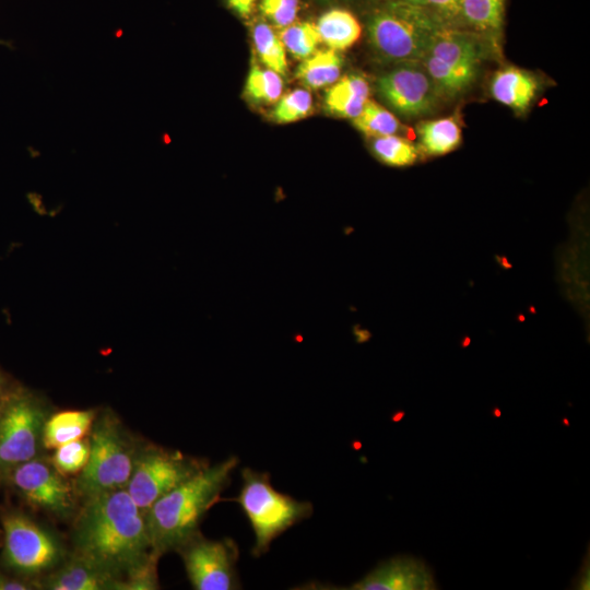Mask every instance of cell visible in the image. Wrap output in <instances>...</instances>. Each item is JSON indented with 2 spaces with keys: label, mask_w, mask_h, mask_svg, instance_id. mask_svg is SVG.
Segmentation results:
<instances>
[{
  "label": "cell",
  "mask_w": 590,
  "mask_h": 590,
  "mask_svg": "<svg viewBox=\"0 0 590 590\" xmlns=\"http://www.w3.org/2000/svg\"><path fill=\"white\" fill-rule=\"evenodd\" d=\"M74 553L121 581V590L156 589V563L145 512L127 489L84 502L72 533Z\"/></svg>",
  "instance_id": "6da1fadb"
},
{
  "label": "cell",
  "mask_w": 590,
  "mask_h": 590,
  "mask_svg": "<svg viewBox=\"0 0 590 590\" xmlns=\"http://www.w3.org/2000/svg\"><path fill=\"white\" fill-rule=\"evenodd\" d=\"M238 463V458L232 456L208 464L150 507L145 517L155 553L177 551L199 532L202 518L219 500Z\"/></svg>",
  "instance_id": "7a4b0ae2"
},
{
  "label": "cell",
  "mask_w": 590,
  "mask_h": 590,
  "mask_svg": "<svg viewBox=\"0 0 590 590\" xmlns=\"http://www.w3.org/2000/svg\"><path fill=\"white\" fill-rule=\"evenodd\" d=\"M90 433V457L73 484L83 502L126 488L142 447L111 411L96 415Z\"/></svg>",
  "instance_id": "3957f363"
},
{
  "label": "cell",
  "mask_w": 590,
  "mask_h": 590,
  "mask_svg": "<svg viewBox=\"0 0 590 590\" xmlns=\"http://www.w3.org/2000/svg\"><path fill=\"white\" fill-rule=\"evenodd\" d=\"M440 21L427 7L394 0L375 10L367 22L369 43L386 61H422Z\"/></svg>",
  "instance_id": "277c9868"
},
{
  "label": "cell",
  "mask_w": 590,
  "mask_h": 590,
  "mask_svg": "<svg viewBox=\"0 0 590 590\" xmlns=\"http://www.w3.org/2000/svg\"><path fill=\"white\" fill-rule=\"evenodd\" d=\"M241 479L240 492L234 500L240 505L255 533L251 554L260 557L269 551L274 539L309 518L314 507L309 502L297 500L278 492L267 472L245 468Z\"/></svg>",
  "instance_id": "5b68a950"
},
{
  "label": "cell",
  "mask_w": 590,
  "mask_h": 590,
  "mask_svg": "<svg viewBox=\"0 0 590 590\" xmlns=\"http://www.w3.org/2000/svg\"><path fill=\"white\" fill-rule=\"evenodd\" d=\"M481 34L440 23L422 59L440 98L464 93L476 80L485 57Z\"/></svg>",
  "instance_id": "8992f818"
},
{
  "label": "cell",
  "mask_w": 590,
  "mask_h": 590,
  "mask_svg": "<svg viewBox=\"0 0 590 590\" xmlns=\"http://www.w3.org/2000/svg\"><path fill=\"white\" fill-rule=\"evenodd\" d=\"M50 415L35 393L9 389L0 397V481L22 463L40 456L43 429Z\"/></svg>",
  "instance_id": "52a82bcc"
},
{
  "label": "cell",
  "mask_w": 590,
  "mask_h": 590,
  "mask_svg": "<svg viewBox=\"0 0 590 590\" xmlns=\"http://www.w3.org/2000/svg\"><path fill=\"white\" fill-rule=\"evenodd\" d=\"M208 464L180 451L142 445L126 489L135 505L146 512L156 500Z\"/></svg>",
  "instance_id": "ba28073f"
},
{
  "label": "cell",
  "mask_w": 590,
  "mask_h": 590,
  "mask_svg": "<svg viewBox=\"0 0 590 590\" xmlns=\"http://www.w3.org/2000/svg\"><path fill=\"white\" fill-rule=\"evenodd\" d=\"M3 562L13 571L34 576L56 568L64 559L58 538L16 510L1 515Z\"/></svg>",
  "instance_id": "9c48e42d"
},
{
  "label": "cell",
  "mask_w": 590,
  "mask_h": 590,
  "mask_svg": "<svg viewBox=\"0 0 590 590\" xmlns=\"http://www.w3.org/2000/svg\"><path fill=\"white\" fill-rule=\"evenodd\" d=\"M188 579L197 590H235L240 588L236 563L238 547L232 539L209 540L200 532L178 550Z\"/></svg>",
  "instance_id": "30bf717a"
},
{
  "label": "cell",
  "mask_w": 590,
  "mask_h": 590,
  "mask_svg": "<svg viewBox=\"0 0 590 590\" xmlns=\"http://www.w3.org/2000/svg\"><path fill=\"white\" fill-rule=\"evenodd\" d=\"M32 506L60 519L70 518L75 510L74 486L50 460L36 457L16 467L8 477Z\"/></svg>",
  "instance_id": "8fae6325"
},
{
  "label": "cell",
  "mask_w": 590,
  "mask_h": 590,
  "mask_svg": "<svg viewBox=\"0 0 590 590\" xmlns=\"http://www.w3.org/2000/svg\"><path fill=\"white\" fill-rule=\"evenodd\" d=\"M377 80L380 98L397 114L415 118L430 114L441 99L422 61H401Z\"/></svg>",
  "instance_id": "7c38bea8"
},
{
  "label": "cell",
  "mask_w": 590,
  "mask_h": 590,
  "mask_svg": "<svg viewBox=\"0 0 590 590\" xmlns=\"http://www.w3.org/2000/svg\"><path fill=\"white\" fill-rule=\"evenodd\" d=\"M438 586L429 567L418 558L399 555L380 563L351 590H433Z\"/></svg>",
  "instance_id": "4fadbf2b"
},
{
  "label": "cell",
  "mask_w": 590,
  "mask_h": 590,
  "mask_svg": "<svg viewBox=\"0 0 590 590\" xmlns=\"http://www.w3.org/2000/svg\"><path fill=\"white\" fill-rule=\"evenodd\" d=\"M49 590H121V581L93 563L73 553L43 579Z\"/></svg>",
  "instance_id": "5bb4252c"
},
{
  "label": "cell",
  "mask_w": 590,
  "mask_h": 590,
  "mask_svg": "<svg viewBox=\"0 0 590 590\" xmlns=\"http://www.w3.org/2000/svg\"><path fill=\"white\" fill-rule=\"evenodd\" d=\"M489 88L498 103L516 111H524L535 98L539 83L533 73L507 66L494 73Z\"/></svg>",
  "instance_id": "9a60e30c"
},
{
  "label": "cell",
  "mask_w": 590,
  "mask_h": 590,
  "mask_svg": "<svg viewBox=\"0 0 590 590\" xmlns=\"http://www.w3.org/2000/svg\"><path fill=\"white\" fill-rule=\"evenodd\" d=\"M96 415L94 410H67L50 414L43 429V447L56 449L83 438L91 432Z\"/></svg>",
  "instance_id": "2e32d148"
},
{
  "label": "cell",
  "mask_w": 590,
  "mask_h": 590,
  "mask_svg": "<svg viewBox=\"0 0 590 590\" xmlns=\"http://www.w3.org/2000/svg\"><path fill=\"white\" fill-rule=\"evenodd\" d=\"M369 84L363 76L344 75L327 90L326 108L337 117L354 119L369 99Z\"/></svg>",
  "instance_id": "e0dca14e"
},
{
  "label": "cell",
  "mask_w": 590,
  "mask_h": 590,
  "mask_svg": "<svg viewBox=\"0 0 590 590\" xmlns=\"http://www.w3.org/2000/svg\"><path fill=\"white\" fill-rule=\"evenodd\" d=\"M417 133L418 152L426 156L446 155L455 151L462 140L461 127L455 115L422 121L417 125Z\"/></svg>",
  "instance_id": "ac0fdd59"
},
{
  "label": "cell",
  "mask_w": 590,
  "mask_h": 590,
  "mask_svg": "<svg viewBox=\"0 0 590 590\" xmlns=\"http://www.w3.org/2000/svg\"><path fill=\"white\" fill-rule=\"evenodd\" d=\"M316 26L321 42L335 51L350 48L362 34L357 19L344 9H332L323 13Z\"/></svg>",
  "instance_id": "d6986e66"
},
{
  "label": "cell",
  "mask_w": 590,
  "mask_h": 590,
  "mask_svg": "<svg viewBox=\"0 0 590 590\" xmlns=\"http://www.w3.org/2000/svg\"><path fill=\"white\" fill-rule=\"evenodd\" d=\"M341 69V56L329 48L303 59L296 78L309 88H320L333 84L340 78Z\"/></svg>",
  "instance_id": "ffe728a7"
},
{
  "label": "cell",
  "mask_w": 590,
  "mask_h": 590,
  "mask_svg": "<svg viewBox=\"0 0 590 590\" xmlns=\"http://www.w3.org/2000/svg\"><path fill=\"white\" fill-rule=\"evenodd\" d=\"M505 0H460L459 16L473 32L497 35L503 26Z\"/></svg>",
  "instance_id": "44dd1931"
},
{
  "label": "cell",
  "mask_w": 590,
  "mask_h": 590,
  "mask_svg": "<svg viewBox=\"0 0 590 590\" xmlns=\"http://www.w3.org/2000/svg\"><path fill=\"white\" fill-rule=\"evenodd\" d=\"M371 151L378 161L392 167L411 166L420 156L412 142L396 134L373 138Z\"/></svg>",
  "instance_id": "7402d4cb"
},
{
  "label": "cell",
  "mask_w": 590,
  "mask_h": 590,
  "mask_svg": "<svg viewBox=\"0 0 590 590\" xmlns=\"http://www.w3.org/2000/svg\"><path fill=\"white\" fill-rule=\"evenodd\" d=\"M352 120L358 131L371 138L396 134L401 129L398 118L371 99L367 101L361 114Z\"/></svg>",
  "instance_id": "603a6c76"
},
{
  "label": "cell",
  "mask_w": 590,
  "mask_h": 590,
  "mask_svg": "<svg viewBox=\"0 0 590 590\" xmlns=\"http://www.w3.org/2000/svg\"><path fill=\"white\" fill-rule=\"evenodd\" d=\"M252 38L263 64L278 74H285L287 69L285 47L274 31L268 24L259 22L252 28Z\"/></svg>",
  "instance_id": "cb8c5ba5"
},
{
  "label": "cell",
  "mask_w": 590,
  "mask_h": 590,
  "mask_svg": "<svg viewBox=\"0 0 590 590\" xmlns=\"http://www.w3.org/2000/svg\"><path fill=\"white\" fill-rule=\"evenodd\" d=\"M282 90L283 82L280 74L253 64L245 84L244 95L252 103L271 104L280 98Z\"/></svg>",
  "instance_id": "d4e9b609"
},
{
  "label": "cell",
  "mask_w": 590,
  "mask_h": 590,
  "mask_svg": "<svg viewBox=\"0 0 590 590\" xmlns=\"http://www.w3.org/2000/svg\"><path fill=\"white\" fill-rule=\"evenodd\" d=\"M279 37L284 47L298 59L312 55L321 42L316 24L310 22L292 23L281 31Z\"/></svg>",
  "instance_id": "484cf974"
},
{
  "label": "cell",
  "mask_w": 590,
  "mask_h": 590,
  "mask_svg": "<svg viewBox=\"0 0 590 590\" xmlns=\"http://www.w3.org/2000/svg\"><path fill=\"white\" fill-rule=\"evenodd\" d=\"M90 457V440L78 439L55 449L50 462L63 475L81 472Z\"/></svg>",
  "instance_id": "4316f807"
},
{
  "label": "cell",
  "mask_w": 590,
  "mask_h": 590,
  "mask_svg": "<svg viewBox=\"0 0 590 590\" xmlns=\"http://www.w3.org/2000/svg\"><path fill=\"white\" fill-rule=\"evenodd\" d=\"M312 109V98L308 91L294 90L280 98L273 109V119L279 123H290L307 117Z\"/></svg>",
  "instance_id": "83f0119b"
},
{
  "label": "cell",
  "mask_w": 590,
  "mask_h": 590,
  "mask_svg": "<svg viewBox=\"0 0 590 590\" xmlns=\"http://www.w3.org/2000/svg\"><path fill=\"white\" fill-rule=\"evenodd\" d=\"M298 5V0H260L259 9L276 27L284 28L294 23Z\"/></svg>",
  "instance_id": "f1b7e54d"
},
{
  "label": "cell",
  "mask_w": 590,
  "mask_h": 590,
  "mask_svg": "<svg viewBox=\"0 0 590 590\" xmlns=\"http://www.w3.org/2000/svg\"><path fill=\"white\" fill-rule=\"evenodd\" d=\"M459 2L460 0H426V7H429L440 21H446L459 16Z\"/></svg>",
  "instance_id": "f546056e"
},
{
  "label": "cell",
  "mask_w": 590,
  "mask_h": 590,
  "mask_svg": "<svg viewBox=\"0 0 590 590\" xmlns=\"http://www.w3.org/2000/svg\"><path fill=\"white\" fill-rule=\"evenodd\" d=\"M227 5L241 17H248L253 12L255 0H226Z\"/></svg>",
  "instance_id": "4dcf8cb0"
},
{
  "label": "cell",
  "mask_w": 590,
  "mask_h": 590,
  "mask_svg": "<svg viewBox=\"0 0 590 590\" xmlns=\"http://www.w3.org/2000/svg\"><path fill=\"white\" fill-rule=\"evenodd\" d=\"M28 589H33L31 583L26 581L13 579V578H10L0 574V590H28Z\"/></svg>",
  "instance_id": "1f68e13d"
},
{
  "label": "cell",
  "mask_w": 590,
  "mask_h": 590,
  "mask_svg": "<svg viewBox=\"0 0 590 590\" xmlns=\"http://www.w3.org/2000/svg\"><path fill=\"white\" fill-rule=\"evenodd\" d=\"M575 589H589V552L585 557L580 571L574 581Z\"/></svg>",
  "instance_id": "d6a6232c"
},
{
  "label": "cell",
  "mask_w": 590,
  "mask_h": 590,
  "mask_svg": "<svg viewBox=\"0 0 590 590\" xmlns=\"http://www.w3.org/2000/svg\"><path fill=\"white\" fill-rule=\"evenodd\" d=\"M9 390L5 376L0 371V397Z\"/></svg>",
  "instance_id": "836d02e7"
},
{
  "label": "cell",
  "mask_w": 590,
  "mask_h": 590,
  "mask_svg": "<svg viewBox=\"0 0 590 590\" xmlns=\"http://www.w3.org/2000/svg\"><path fill=\"white\" fill-rule=\"evenodd\" d=\"M401 1L426 7V0H401Z\"/></svg>",
  "instance_id": "e575fe53"
},
{
  "label": "cell",
  "mask_w": 590,
  "mask_h": 590,
  "mask_svg": "<svg viewBox=\"0 0 590 590\" xmlns=\"http://www.w3.org/2000/svg\"><path fill=\"white\" fill-rule=\"evenodd\" d=\"M0 45H9V46H10L9 43H7V42H4V40H1V39H0Z\"/></svg>",
  "instance_id": "d590c367"
}]
</instances>
